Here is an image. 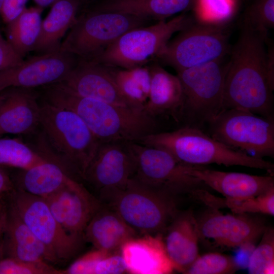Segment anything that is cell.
<instances>
[{
	"mask_svg": "<svg viewBox=\"0 0 274 274\" xmlns=\"http://www.w3.org/2000/svg\"><path fill=\"white\" fill-rule=\"evenodd\" d=\"M268 38L241 22L228 56L221 110L238 109L274 118V84L266 67Z\"/></svg>",
	"mask_w": 274,
	"mask_h": 274,
	"instance_id": "1",
	"label": "cell"
},
{
	"mask_svg": "<svg viewBox=\"0 0 274 274\" xmlns=\"http://www.w3.org/2000/svg\"><path fill=\"white\" fill-rule=\"evenodd\" d=\"M39 92L45 101L76 113L100 142H138L159 132L158 122L144 111L81 96L55 84L40 88Z\"/></svg>",
	"mask_w": 274,
	"mask_h": 274,
	"instance_id": "2",
	"label": "cell"
},
{
	"mask_svg": "<svg viewBox=\"0 0 274 274\" xmlns=\"http://www.w3.org/2000/svg\"><path fill=\"white\" fill-rule=\"evenodd\" d=\"M39 102V133L44 146L76 178L82 180L99 141L74 112L40 97Z\"/></svg>",
	"mask_w": 274,
	"mask_h": 274,
	"instance_id": "3",
	"label": "cell"
},
{
	"mask_svg": "<svg viewBox=\"0 0 274 274\" xmlns=\"http://www.w3.org/2000/svg\"><path fill=\"white\" fill-rule=\"evenodd\" d=\"M138 143L165 150L186 164L242 166L265 170L273 175L274 165L271 162L232 149L196 128L182 126L171 131L154 132Z\"/></svg>",
	"mask_w": 274,
	"mask_h": 274,
	"instance_id": "4",
	"label": "cell"
},
{
	"mask_svg": "<svg viewBox=\"0 0 274 274\" xmlns=\"http://www.w3.org/2000/svg\"><path fill=\"white\" fill-rule=\"evenodd\" d=\"M226 57L177 72L183 102L177 123L204 131L222 109Z\"/></svg>",
	"mask_w": 274,
	"mask_h": 274,
	"instance_id": "5",
	"label": "cell"
},
{
	"mask_svg": "<svg viewBox=\"0 0 274 274\" xmlns=\"http://www.w3.org/2000/svg\"><path fill=\"white\" fill-rule=\"evenodd\" d=\"M194 13H182L168 20L132 29L109 45L95 60L107 66L132 68L157 58L172 36L195 20Z\"/></svg>",
	"mask_w": 274,
	"mask_h": 274,
	"instance_id": "6",
	"label": "cell"
},
{
	"mask_svg": "<svg viewBox=\"0 0 274 274\" xmlns=\"http://www.w3.org/2000/svg\"><path fill=\"white\" fill-rule=\"evenodd\" d=\"M129 144L135 160L131 179L178 199L187 195L202 203L207 199L209 188L187 173V164L165 150L138 142Z\"/></svg>",
	"mask_w": 274,
	"mask_h": 274,
	"instance_id": "7",
	"label": "cell"
},
{
	"mask_svg": "<svg viewBox=\"0 0 274 274\" xmlns=\"http://www.w3.org/2000/svg\"><path fill=\"white\" fill-rule=\"evenodd\" d=\"M178 198L133 179L105 204L114 210L138 234H162L180 211ZM104 204V203H103Z\"/></svg>",
	"mask_w": 274,
	"mask_h": 274,
	"instance_id": "8",
	"label": "cell"
},
{
	"mask_svg": "<svg viewBox=\"0 0 274 274\" xmlns=\"http://www.w3.org/2000/svg\"><path fill=\"white\" fill-rule=\"evenodd\" d=\"M230 24L198 19L169 40L157 60L176 72L229 56Z\"/></svg>",
	"mask_w": 274,
	"mask_h": 274,
	"instance_id": "9",
	"label": "cell"
},
{
	"mask_svg": "<svg viewBox=\"0 0 274 274\" xmlns=\"http://www.w3.org/2000/svg\"><path fill=\"white\" fill-rule=\"evenodd\" d=\"M151 22L126 14L91 9L78 16L62 41L60 50L80 59L93 61L123 34Z\"/></svg>",
	"mask_w": 274,
	"mask_h": 274,
	"instance_id": "10",
	"label": "cell"
},
{
	"mask_svg": "<svg viewBox=\"0 0 274 274\" xmlns=\"http://www.w3.org/2000/svg\"><path fill=\"white\" fill-rule=\"evenodd\" d=\"M204 131L226 146L249 155L274 157V118L241 109H223Z\"/></svg>",
	"mask_w": 274,
	"mask_h": 274,
	"instance_id": "11",
	"label": "cell"
},
{
	"mask_svg": "<svg viewBox=\"0 0 274 274\" xmlns=\"http://www.w3.org/2000/svg\"><path fill=\"white\" fill-rule=\"evenodd\" d=\"M10 194L9 204L57 261L69 260L77 253L84 238L63 229L44 198L16 188Z\"/></svg>",
	"mask_w": 274,
	"mask_h": 274,
	"instance_id": "12",
	"label": "cell"
},
{
	"mask_svg": "<svg viewBox=\"0 0 274 274\" xmlns=\"http://www.w3.org/2000/svg\"><path fill=\"white\" fill-rule=\"evenodd\" d=\"M129 142H100L85 173L82 180L97 193L102 203L124 188L133 175L135 160Z\"/></svg>",
	"mask_w": 274,
	"mask_h": 274,
	"instance_id": "13",
	"label": "cell"
},
{
	"mask_svg": "<svg viewBox=\"0 0 274 274\" xmlns=\"http://www.w3.org/2000/svg\"><path fill=\"white\" fill-rule=\"evenodd\" d=\"M208 207L195 218L199 241L211 249L229 250L249 246L266 227L247 214H224L218 208Z\"/></svg>",
	"mask_w": 274,
	"mask_h": 274,
	"instance_id": "14",
	"label": "cell"
},
{
	"mask_svg": "<svg viewBox=\"0 0 274 274\" xmlns=\"http://www.w3.org/2000/svg\"><path fill=\"white\" fill-rule=\"evenodd\" d=\"M79 58L66 51L38 54L19 64L0 71V91L9 87L38 88L64 78Z\"/></svg>",
	"mask_w": 274,
	"mask_h": 274,
	"instance_id": "15",
	"label": "cell"
},
{
	"mask_svg": "<svg viewBox=\"0 0 274 274\" xmlns=\"http://www.w3.org/2000/svg\"><path fill=\"white\" fill-rule=\"evenodd\" d=\"M44 199L63 229L83 238L87 225L102 204L76 179Z\"/></svg>",
	"mask_w": 274,
	"mask_h": 274,
	"instance_id": "16",
	"label": "cell"
},
{
	"mask_svg": "<svg viewBox=\"0 0 274 274\" xmlns=\"http://www.w3.org/2000/svg\"><path fill=\"white\" fill-rule=\"evenodd\" d=\"M55 84L81 96L138 110L120 92L110 67L95 61L79 59L71 72Z\"/></svg>",
	"mask_w": 274,
	"mask_h": 274,
	"instance_id": "17",
	"label": "cell"
},
{
	"mask_svg": "<svg viewBox=\"0 0 274 274\" xmlns=\"http://www.w3.org/2000/svg\"><path fill=\"white\" fill-rule=\"evenodd\" d=\"M0 98V136H30L40 127L39 93L37 88L9 87Z\"/></svg>",
	"mask_w": 274,
	"mask_h": 274,
	"instance_id": "18",
	"label": "cell"
},
{
	"mask_svg": "<svg viewBox=\"0 0 274 274\" xmlns=\"http://www.w3.org/2000/svg\"><path fill=\"white\" fill-rule=\"evenodd\" d=\"M186 172L229 200L255 196L274 188L273 175L269 174L257 176L226 172L209 169L202 165L189 164Z\"/></svg>",
	"mask_w": 274,
	"mask_h": 274,
	"instance_id": "19",
	"label": "cell"
},
{
	"mask_svg": "<svg viewBox=\"0 0 274 274\" xmlns=\"http://www.w3.org/2000/svg\"><path fill=\"white\" fill-rule=\"evenodd\" d=\"M120 252L128 273L169 274L175 270L161 234L133 237L123 244Z\"/></svg>",
	"mask_w": 274,
	"mask_h": 274,
	"instance_id": "20",
	"label": "cell"
},
{
	"mask_svg": "<svg viewBox=\"0 0 274 274\" xmlns=\"http://www.w3.org/2000/svg\"><path fill=\"white\" fill-rule=\"evenodd\" d=\"M162 235L175 270L184 273L199 255V236L192 211H180Z\"/></svg>",
	"mask_w": 274,
	"mask_h": 274,
	"instance_id": "21",
	"label": "cell"
},
{
	"mask_svg": "<svg viewBox=\"0 0 274 274\" xmlns=\"http://www.w3.org/2000/svg\"><path fill=\"white\" fill-rule=\"evenodd\" d=\"M151 76L150 87L145 112L159 122L172 118L178 122L183 102L180 80L157 63L148 65Z\"/></svg>",
	"mask_w": 274,
	"mask_h": 274,
	"instance_id": "22",
	"label": "cell"
},
{
	"mask_svg": "<svg viewBox=\"0 0 274 274\" xmlns=\"http://www.w3.org/2000/svg\"><path fill=\"white\" fill-rule=\"evenodd\" d=\"M1 250L3 257L26 261L57 262L10 204Z\"/></svg>",
	"mask_w": 274,
	"mask_h": 274,
	"instance_id": "23",
	"label": "cell"
},
{
	"mask_svg": "<svg viewBox=\"0 0 274 274\" xmlns=\"http://www.w3.org/2000/svg\"><path fill=\"white\" fill-rule=\"evenodd\" d=\"M19 170L15 178H12L15 188L43 198L76 179L64 164L53 157Z\"/></svg>",
	"mask_w": 274,
	"mask_h": 274,
	"instance_id": "24",
	"label": "cell"
},
{
	"mask_svg": "<svg viewBox=\"0 0 274 274\" xmlns=\"http://www.w3.org/2000/svg\"><path fill=\"white\" fill-rule=\"evenodd\" d=\"M136 236V232L114 210L103 203L83 233L84 239L94 248L107 252L119 251L124 243Z\"/></svg>",
	"mask_w": 274,
	"mask_h": 274,
	"instance_id": "25",
	"label": "cell"
},
{
	"mask_svg": "<svg viewBox=\"0 0 274 274\" xmlns=\"http://www.w3.org/2000/svg\"><path fill=\"white\" fill-rule=\"evenodd\" d=\"M198 0H101L92 9L117 12L151 21L165 20L175 14L194 11Z\"/></svg>",
	"mask_w": 274,
	"mask_h": 274,
	"instance_id": "26",
	"label": "cell"
},
{
	"mask_svg": "<svg viewBox=\"0 0 274 274\" xmlns=\"http://www.w3.org/2000/svg\"><path fill=\"white\" fill-rule=\"evenodd\" d=\"M80 0H57L42 21L41 30L33 51L38 54L60 50L61 40L76 21L81 4Z\"/></svg>",
	"mask_w": 274,
	"mask_h": 274,
	"instance_id": "27",
	"label": "cell"
},
{
	"mask_svg": "<svg viewBox=\"0 0 274 274\" xmlns=\"http://www.w3.org/2000/svg\"><path fill=\"white\" fill-rule=\"evenodd\" d=\"M43 8H25L15 19L6 25V40L22 59L33 51L39 38Z\"/></svg>",
	"mask_w": 274,
	"mask_h": 274,
	"instance_id": "28",
	"label": "cell"
},
{
	"mask_svg": "<svg viewBox=\"0 0 274 274\" xmlns=\"http://www.w3.org/2000/svg\"><path fill=\"white\" fill-rule=\"evenodd\" d=\"M110 67L115 83L122 95L135 109L145 111L150 87L149 66L128 69Z\"/></svg>",
	"mask_w": 274,
	"mask_h": 274,
	"instance_id": "29",
	"label": "cell"
},
{
	"mask_svg": "<svg viewBox=\"0 0 274 274\" xmlns=\"http://www.w3.org/2000/svg\"><path fill=\"white\" fill-rule=\"evenodd\" d=\"M48 158L19 138L0 136V166L26 169Z\"/></svg>",
	"mask_w": 274,
	"mask_h": 274,
	"instance_id": "30",
	"label": "cell"
},
{
	"mask_svg": "<svg viewBox=\"0 0 274 274\" xmlns=\"http://www.w3.org/2000/svg\"><path fill=\"white\" fill-rule=\"evenodd\" d=\"M111 252L95 248L63 270V274H111L115 268V258Z\"/></svg>",
	"mask_w": 274,
	"mask_h": 274,
	"instance_id": "31",
	"label": "cell"
},
{
	"mask_svg": "<svg viewBox=\"0 0 274 274\" xmlns=\"http://www.w3.org/2000/svg\"><path fill=\"white\" fill-rule=\"evenodd\" d=\"M239 268L233 257L213 252L199 255L184 273L229 274L234 273Z\"/></svg>",
	"mask_w": 274,
	"mask_h": 274,
	"instance_id": "32",
	"label": "cell"
},
{
	"mask_svg": "<svg viewBox=\"0 0 274 274\" xmlns=\"http://www.w3.org/2000/svg\"><path fill=\"white\" fill-rule=\"evenodd\" d=\"M258 245L252 251L248 261L251 274H270L274 272V231L266 227Z\"/></svg>",
	"mask_w": 274,
	"mask_h": 274,
	"instance_id": "33",
	"label": "cell"
},
{
	"mask_svg": "<svg viewBox=\"0 0 274 274\" xmlns=\"http://www.w3.org/2000/svg\"><path fill=\"white\" fill-rule=\"evenodd\" d=\"M239 0H198L193 11L201 21L230 24L236 13Z\"/></svg>",
	"mask_w": 274,
	"mask_h": 274,
	"instance_id": "34",
	"label": "cell"
},
{
	"mask_svg": "<svg viewBox=\"0 0 274 274\" xmlns=\"http://www.w3.org/2000/svg\"><path fill=\"white\" fill-rule=\"evenodd\" d=\"M241 22L268 34V30L274 27V0H250Z\"/></svg>",
	"mask_w": 274,
	"mask_h": 274,
	"instance_id": "35",
	"label": "cell"
},
{
	"mask_svg": "<svg viewBox=\"0 0 274 274\" xmlns=\"http://www.w3.org/2000/svg\"><path fill=\"white\" fill-rule=\"evenodd\" d=\"M222 207L234 214L260 213L273 216L274 188L258 195L239 200L222 199Z\"/></svg>",
	"mask_w": 274,
	"mask_h": 274,
	"instance_id": "36",
	"label": "cell"
},
{
	"mask_svg": "<svg viewBox=\"0 0 274 274\" xmlns=\"http://www.w3.org/2000/svg\"><path fill=\"white\" fill-rule=\"evenodd\" d=\"M0 274H62L46 261H26L8 257L0 258Z\"/></svg>",
	"mask_w": 274,
	"mask_h": 274,
	"instance_id": "37",
	"label": "cell"
},
{
	"mask_svg": "<svg viewBox=\"0 0 274 274\" xmlns=\"http://www.w3.org/2000/svg\"><path fill=\"white\" fill-rule=\"evenodd\" d=\"M23 60L4 38L0 30V71L15 66Z\"/></svg>",
	"mask_w": 274,
	"mask_h": 274,
	"instance_id": "38",
	"label": "cell"
},
{
	"mask_svg": "<svg viewBox=\"0 0 274 274\" xmlns=\"http://www.w3.org/2000/svg\"><path fill=\"white\" fill-rule=\"evenodd\" d=\"M27 0H3L1 16L5 24L18 17L26 8Z\"/></svg>",
	"mask_w": 274,
	"mask_h": 274,
	"instance_id": "39",
	"label": "cell"
},
{
	"mask_svg": "<svg viewBox=\"0 0 274 274\" xmlns=\"http://www.w3.org/2000/svg\"><path fill=\"white\" fill-rule=\"evenodd\" d=\"M15 189V186L10 176L0 166V195L9 194Z\"/></svg>",
	"mask_w": 274,
	"mask_h": 274,
	"instance_id": "40",
	"label": "cell"
},
{
	"mask_svg": "<svg viewBox=\"0 0 274 274\" xmlns=\"http://www.w3.org/2000/svg\"><path fill=\"white\" fill-rule=\"evenodd\" d=\"M9 204H8L0 195V258L2 257L1 247L6 224Z\"/></svg>",
	"mask_w": 274,
	"mask_h": 274,
	"instance_id": "41",
	"label": "cell"
},
{
	"mask_svg": "<svg viewBox=\"0 0 274 274\" xmlns=\"http://www.w3.org/2000/svg\"><path fill=\"white\" fill-rule=\"evenodd\" d=\"M57 0H34L38 6L42 8L52 6Z\"/></svg>",
	"mask_w": 274,
	"mask_h": 274,
	"instance_id": "42",
	"label": "cell"
},
{
	"mask_svg": "<svg viewBox=\"0 0 274 274\" xmlns=\"http://www.w3.org/2000/svg\"><path fill=\"white\" fill-rule=\"evenodd\" d=\"M3 3V0H0V16H1V9L2 7Z\"/></svg>",
	"mask_w": 274,
	"mask_h": 274,
	"instance_id": "43",
	"label": "cell"
},
{
	"mask_svg": "<svg viewBox=\"0 0 274 274\" xmlns=\"http://www.w3.org/2000/svg\"><path fill=\"white\" fill-rule=\"evenodd\" d=\"M81 2H85V1H87L88 0H80Z\"/></svg>",
	"mask_w": 274,
	"mask_h": 274,
	"instance_id": "44",
	"label": "cell"
},
{
	"mask_svg": "<svg viewBox=\"0 0 274 274\" xmlns=\"http://www.w3.org/2000/svg\"><path fill=\"white\" fill-rule=\"evenodd\" d=\"M1 96H2V92H1V91H0V98L1 97Z\"/></svg>",
	"mask_w": 274,
	"mask_h": 274,
	"instance_id": "45",
	"label": "cell"
}]
</instances>
